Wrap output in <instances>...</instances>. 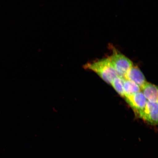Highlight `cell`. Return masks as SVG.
Listing matches in <instances>:
<instances>
[{
	"instance_id": "obj_1",
	"label": "cell",
	"mask_w": 158,
	"mask_h": 158,
	"mask_svg": "<svg viewBox=\"0 0 158 158\" xmlns=\"http://www.w3.org/2000/svg\"><path fill=\"white\" fill-rule=\"evenodd\" d=\"M85 69L94 71L109 84L118 76L109 58H106L92 63H88L83 66Z\"/></svg>"
},
{
	"instance_id": "obj_2",
	"label": "cell",
	"mask_w": 158,
	"mask_h": 158,
	"mask_svg": "<svg viewBox=\"0 0 158 158\" xmlns=\"http://www.w3.org/2000/svg\"><path fill=\"white\" fill-rule=\"evenodd\" d=\"M113 54L109 58L110 62L117 73L118 76L124 78L126 73L133 66V62L121 53L113 48Z\"/></svg>"
},
{
	"instance_id": "obj_3",
	"label": "cell",
	"mask_w": 158,
	"mask_h": 158,
	"mask_svg": "<svg viewBox=\"0 0 158 158\" xmlns=\"http://www.w3.org/2000/svg\"><path fill=\"white\" fill-rule=\"evenodd\" d=\"M137 116L151 125H157L158 102H152L147 100L145 108Z\"/></svg>"
},
{
	"instance_id": "obj_4",
	"label": "cell",
	"mask_w": 158,
	"mask_h": 158,
	"mask_svg": "<svg viewBox=\"0 0 158 158\" xmlns=\"http://www.w3.org/2000/svg\"><path fill=\"white\" fill-rule=\"evenodd\" d=\"M124 98L137 116L143 111L147 102V99L141 92L131 95L126 96Z\"/></svg>"
},
{
	"instance_id": "obj_5",
	"label": "cell",
	"mask_w": 158,
	"mask_h": 158,
	"mask_svg": "<svg viewBox=\"0 0 158 158\" xmlns=\"http://www.w3.org/2000/svg\"><path fill=\"white\" fill-rule=\"evenodd\" d=\"M123 78L135 82L140 88L147 82L141 71L137 67L134 66L127 71Z\"/></svg>"
},
{
	"instance_id": "obj_6",
	"label": "cell",
	"mask_w": 158,
	"mask_h": 158,
	"mask_svg": "<svg viewBox=\"0 0 158 158\" xmlns=\"http://www.w3.org/2000/svg\"><path fill=\"white\" fill-rule=\"evenodd\" d=\"M140 88L142 92L148 101L152 102H158V88L157 86L147 82Z\"/></svg>"
},
{
	"instance_id": "obj_7",
	"label": "cell",
	"mask_w": 158,
	"mask_h": 158,
	"mask_svg": "<svg viewBox=\"0 0 158 158\" xmlns=\"http://www.w3.org/2000/svg\"><path fill=\"white\" fill-rule=\"evenodd\" d=\"M123 78L125 96L131 95L141 92V88L135 82L131 81L126 80V79Z\"/></svg>"
},
{
	"instance_id": "obj_8",
	"label": "cell",
	"mask_w": 158,
	"mask_h": 158,
	"mask_svg": "<svg viewBox=\"0 0 158 158\" xmlns=\"http://www.w3.org/2000/svg\"><path fill=\"white\" fill-rule=\"evenodd\" d=\"M110 84L118 93L122 97L124 98L125 94L123 88V78L117 76L114 79Z\"/></svg>"
}]
</instances>
